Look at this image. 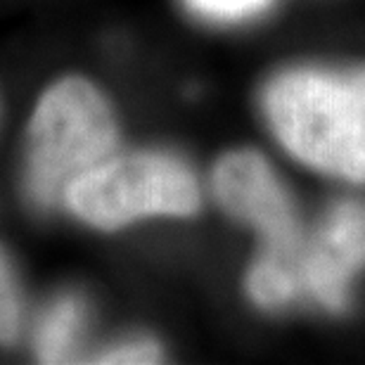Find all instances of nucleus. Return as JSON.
Returning <instances> with one entry per match:
<instances>
[{
  "label": "nucleus",
  "mask_w": 365,
  "mask_h": 365,
  "mask_svg": "<svg viewBox=\"0 0 365 365\" xmlns=\"http://www.w3.org/2000/svg\"><path fill=\"white\" fill-rule=\"evenodd\" d=\"M162 359V349L155 341L148 339H138V341H126V344L109 349L95 359L98 363H157Z\"/></svg>",
  "instance_id": "9"
},
{
  "label": "nucleus",
  "mask_w": 365,
  "mask_h": 365,
  "mask_svg": "<svg viewBox=\"0 0 365 365\" xmlns=\"http://www.w3.org/2000/svg\"><path fill=\"white\" fill-rule=\"evenodd\" d=\"M21 325V294L14 268L0 247V346L17 339Z\"/></svg>",
  "instance_id": "7"
},
{
  "label": "nucleus",
  "mask_w": 365,
  "mask_h": 365,
  "mask_svg": "<svg viewBox=\"0 0 365 365\" xmlns=\"http://www.w3.org/2000/svg\"><path fill=\"white\" fill-rule=\"evenodd\" d=\"M86 323V306L78 297L55 302L43 316L36 332V354L43 363H64L74 359L76 341Z\"/></svg>",
  "instance_id": "6"
},
{
  "label": "nucleus",
  "mask_w": 365,
  "mask_h": 365,
  "mask_svg": "<svg viewBox=\"0 0 365 365\" xmlns=\"http://www.w3.org/2000/svg\"><path fill=\"white\" fill-rule=\"evenodd\" d=\"M200 185L180 159L162 152L107 157L78 176L64 204L81 221L116 230L143 216H192L200 209Z\"/></svg>",
  "instance_id": "4"
},
{
  "label": "nucleus",
  "mask_w": 365,
  "mask_h": 365,
  "mask_svg": "<svg viewBox=\"0 0 365 365\" xmlns=\"http://www.w3.org/2000/svg\"><path fill=\"white\" fill-rule=\"evenodd\" d=\"M114 114L93 83L67 76L43 93L29 123L26 192L41 209L64 202L78 176L112 157Z\"/></svg>",
  "instance_id": "2"
},
{
  "label": "nucleus",
  "mask_w": 365,
  "mask_h": 365,
  "mask_svg": "<svg viewBox=\"0 0 365 365\" xmlns=\"http://www.w3.org/2000/svg\"><path fill=\"white\" fill-rule=\"evenodd\" d=\"M365 266V204L344 202L318 225L311 242L304 245V292L330 311L349 302V284Z\"/></svg>",
  "instance_id": "5"
},
{
  "label": "nucleus",
  "mask_w": 365,
  "mask_h": 365,
  "mask_svg": "<svg viewBox=\"0 0 365 365\" xmlns=\"http://www.w3.org/2000/svg\"><path fill=\"white\" fill-rule=\"evenodd\" d=\"M282 148L327 176L365 182V69H292L264 91Z\"/></svg>",
  "instance_id": "1"
},
{
  "label": "nucleus",
  "mask_w": 365,
  "mask_h": 365,
  "mask_svg": "<svg viewBox=\"0 0 365 365\" xmlns=\"http://www.w3.org/2000/svg\"><path fill=\"white\" fill-rule=\"evenodd\" d=\"M214 195L230 216L252 223L266 240L247 277V292L264 309L289 304L304 292V235L287 190L259 152H228L214 169Z\"/></svg>",
  "instance_id": "3"
},
{
  "label": "nucleus",
  "mask_w": 365,
  "mask_h": 365,
  "mask_svg": "<svg viewBox=\"0 0 365 365\" xmlns=\"http://www.w3.org/2000/svg\"><path fill=\"white\" fill-rule=\"evenodd\" d=\"M271 0H185L190 10L214 19H237L261 12Z\"/></svg>",
  "instance_id": "8"
}]
</instances>
